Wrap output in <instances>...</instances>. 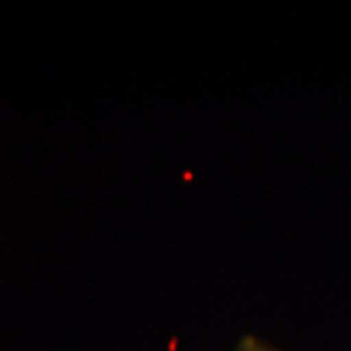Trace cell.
<instances>
[{
  "instance_id": "6da1fadb",
  "label": "cell",
  "mask_w": 351,
  "mask_h": 351,
  "mask_svg": "<svg viewBox=\"0 0 351 351\" xmlns=\"http://www.w3.org/2000/svg\"><path fill=\"white\" fill-rule=\"evenodd\" d=\"M236 351H276V350L271 348V346H269L267 343H263L262 340L256 339V337L247 335L239 341Z\"/></svg>"
}]
</instances>
